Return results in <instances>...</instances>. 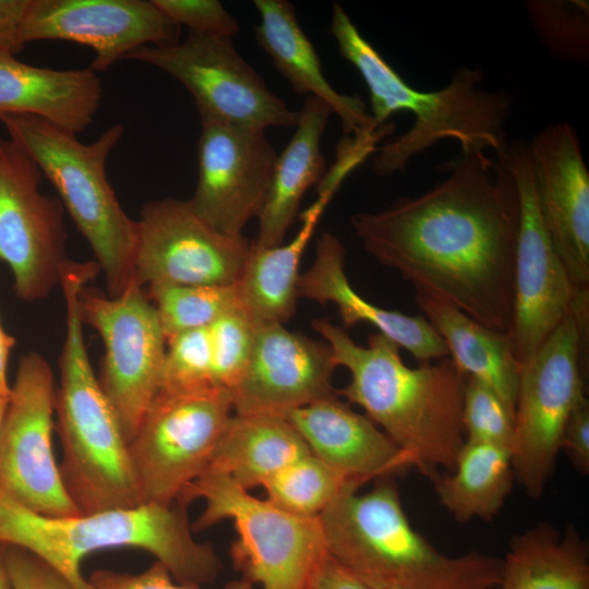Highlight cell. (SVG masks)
<instances>
[{"mask_svg": "<svg viewBox=\"0 0 589 589\" xmlns=\"http://www.w3.org/2000/svg\"><path fill=\"white\" fill-rule=\"evenodd\" d=\"M342 181L335 171L325 173L315 201L300 215V228L289 242L262 248L251 241L236 288L239 306L255 326L285 324L294 314L301 257Z\"/></svg>", "mask_w": 589, "mask_h": 589, "instance_id": "603a6c76", "label": "cell"}, {"mask_svg": "<svg viewBox=\"0 0 589 589\" xmlns=\"http://www.w3.org/2000/svg\"><path fill=\"white\" fill-rule=\"evenodd\" d=\"M305 589H372L328 553L314 569Z\"/></svg>", "mask_w": 589, "mask_h": 589, "instance_id": "60d3db41", "label": "cell"}, {"mask_svg": "<svg viewBox=\"0 0 589 589\" xmlns=\"http://www.w3.org/2000/svg\"><path fill=\"white\" fill-rule=\"evenodd\" d=\"M80 313L104 344L97 377L130 442L159 388L167 341L156 309L133 278L118 297L84 287Z\"/></svg>", "mask_w": 589, "mask_h": 589, "instance_id": "7c38bea8", "label": "cell"}, {"mask_svg": "<svg viewBox=\"0 0 589 589\" xmlns=\"http://www.w3.org/2000/svg\"><path fill=\"white\" fill-rule=\"evenodd\" d=\"M527 15L549 53L562 61L589 60V2L587 0H528Z\"/></svg>", "mask_w": 589, "mask_h": 589, "instance_id": "d6a6232c", "label": "cell"}, {"mask_svg": "<svg viewBox=\"0 0 589 589\" xmlns=\"http://www.w3.org/2000/svg\"><path fill=\"white\" fill-rule=\"evenodd\" d=\"M98 272L95 262L69 260L59 283L67 311L55 400L62 448L59 470L80 514L144 504L129 442L94 372L84 339L80 293Z\"/></svg>", "mask_w": 589, "mask_h": 589, "instance_id": "277c9868", "label": "cell"}, {"mask_svg": "<svg viewBox=\"0 0 589 589\" xmlns=\"http://www.w3.org/2000/svg\"><path fill=\"white\" fill-rule=\"evenodd\" d=\"M285 418L312 455L360 485L416 467L412 456L337 394L296 409Z\"/></svg>", "mask_w": 589, "mask_h": 589, "instance_id": "44dd1931", "label": "cell"}, {"mask_svg": "<svg viewBox=\"0 0 589 589\" xmlns=\"http://www.w3.org/2000/svg\"><path fill=\"white\" fill-rule=\"evenodd\" d=\"M277 156L263 130L201 122L191 207L218 232L243 236L265 204Z\"/></svg>", "mask_w": 589, "mask_h": 589, "instance_id": "e0dca14e", "label": "cell"}, {"mask_svg": "<svg viewBox=\"0 0 589 589\" xmlns=\"http://www.w3.org/2000/svg\"><path fill=\"white\" fill-rule=\"evenodd\" d=\"M232 414L221 389L157 393L129 442L143 503L170 506L205 474Z\"/></svg>", "mask_w": 589, "mask_h": 589, "instance_id": "30bf717a", "label": "cell"}, {"mask_svg": "<svg viewBox=\"0 0 589 589\" xmlns=\"http://www.w3.org/2000/svg\"><path fill=\"white\" fill-rule=\"evenodd\" d=\"M5 561L13 589H73L61 574L26 550L5 545Z\"/></svg>", "mask_w": 589, "mask_h": 589, "instance_id": "f35d334b", "label": "cell"}, {"mask_svg": "<svg viewBox=\"0 0 589 589\" xmlns=\"http://www.w3.org/2000/svg\"><path fill=\"white\" fill-rule=\"evenodd\" d=\"M165 335L208 327L225 313L239 308L236 284L230 286L147 287Z\"/></svg>", "mask_w": 589, "mask_h": 589, "instance_id": "1f68e13d", "label": "cell"}, {"mask_svg": "<svg viewBox=\"0 0 589 589\" xmlns=\"http://www.w3.org/2000/svg\"><path fill=\"white\" fill-rule=\"evenodd\" d=\"M208 389L218 388L213 377L207 327L187 330L169 338L158 393L184 394Z\"/></svg>", "mask_w": 589, "mask_h": 589, "instance_id": "836d02e7", "label": "cell"}, {"mask_svg": "<svg viewBox=\"0 0 589 589\" xmlns=\"http://www.w3.org/2000/svg\"><path fill=\"white\" fill-rule=\"evenodd\" d=\"M500 589H589V544L575 526L548 521L516 533L502 558Z\"/></svg>", "mask_w": 589, "mask_h": 589, "instance_id": "f1b7e54d", "label": "cell"}, {"mask_svg": "<svg viewBox=\"0 0 589 589\" xmlns=\"http://www.w3.org/2000/svg\"><path fill=\"white\" fill-rule=\"evenodd\" d=\"M260 21L254 34L260 47L294 93L323 100L341 121L345 135L375 131L361 97L337 92L326 79L320 57L287 0H254ZM385 127V125H384ZM383 128V127H382Z\"/></svg>", "mask_w": 589, "mask_h": 589, "instance_id": "d4e9b609", "label": "cell"}, {"mask_svg": "<svg viewBox=\"0 0 589 589\" xmlns=\"http://www.w3.org/2000/svg\"><path fill=\"white\" fill-rule=\"evenodd\" d=\"M188 504H142L72 516L31 512L0 493V543L36 555L73 589H88L81 572L96 551L134 548L164 564L176 581L200 587L214 582L223 564L212 544L193 537Z\"/></svg>", "mask_w": 589, "mask_h": 589, "instance_id": "8992f818", "label": "cell"}, {"mask_svg": "<svg viewBox=\"0 0 589 589\" xmlns=\"http://www.w3.org/2000/svg\"><path fill=\"white\" fill-rule=\"evenodd\" d=\"M28 0H0V49L13 55L22 49L20 31Z\"/></svg>", "mask_w": 589, "mask_h": 589, "instance_id": "b9f144b4", "label": "cell"}, {"mask_svg": "<svg viewBox=\"0 0 589 589\" xmlns=\"http://www.w3.org/2000/svg\"><path fill=\"white\" fill-rule=\"evenodd\" d=\"M561 452L581 474L589 473V401L582 399L569 416L563 431Z\"/></svg>", "mask_w": 589, "mask_h": 589, "instance_id": "ab89813d", "label": "cell"}, {"mask_svg": "<svg viewBox=\"0 0 589 589\" xmlns=\"http://www.w3.org/2000/svg\"><path fill=\"white\" fill-rule=\"evenodd\" d=\"M137 223L134 279L143 287L230 286L241 274L251 241L206 224L189 201L146 203Z\"/></svg>", "mask_w": 589, "mask_h": 589, "instance_id": "2e32d148", "label": "cell"}, {"mask_svg": "<svg viewBox=\"0 0 589 589\" xmlns=\"http://www.w3.org/2000/svg\"><path fill=\"white\" fill-rule=\"evenodd\" d=\"M56 388L40 353L20 358L0 432V493L31 512L60 517L80 513L53 455Z\"/></svg>", "mask_w": 589, "mask_h": 589, "instance_id": "4fadbf2b", "label": "cell"}, {"mask_svg": "<svg viewBox=\"0 0 589 589\" xmlns=\"http://www.w3.org/2000/svg\"><path fill=\"white\" fill-rule=\"evenodd\" d=\"M255 328L240 306L207 327L213 377L218 389L231 394L240 382L251 357Z\"/></svg>", "mask_w": 589, "mask_h": 589, "instance_id": "e575fe53", "label": "cell"}, {"mask_svg": "<svg viewBox=\"0 0 589 589\" xmlns=\"http://www.w3.org/2000/svg\"><path fill=\"white\" fill-rule=\"evenodd\" d=\"M232 38L189 31L170 46H143L128 55L169 74L192 95L201 122L265 131L292 128L298 111L274 94L240 56Z\"/></svg>", "mask_w": 589, "mask_h": 589, "instance_id": "8fae6325", "label": "cell"}, {"mask_svg": "<svg viewBox=\"0 0 589 589\" xmlns=\"http://www.w3.org/2000/svg\"><path fill=\"white\" fill-rule=\"evenodd\" d=\"M326 341L264 324L255 328L247 369L231 392L233 412L286 417L289 412L336 395V368Z\"/></svg>", "mask_w": 589, "mask_h": 589, "instance_id": "d6986e66", "label": "cell"}, {"mask_svg": "<svg viewBox=\"0 0 589 589\" xmlns=\"http://www.w3.org/2000/svg\"><path fill=\"white\" fill-rule=\"evenodd\" d=\"M461 422L466 442L510 452L515 440V412L489 386L467 376Z\"/></svg>", "mask_w": 589, "mask_h": 589, "instance_id": "d590c367", "label": "cell"}, {"mask_svg": "<svg viewBox=\"0 0 589 589\" xmlns=\"http://www.w3.org/2000/svg\"><path fill=\"white\" fill-rule=\"evenodd\" d=\"M503 156L515 179L519 202L509 335L520 366L567 314L577 288L544 226L534 191L528 142L509 143Z\"/></svg>", "mask_w": 589, "mask_h": 589, "instance_id": "9a60e30c", "label": "cell"}, {"mask_svg": "<svg viewBox=\"0 0 589 589\" xmlns=\"http://www.w3.org/2000/svg\"><path fill=\"white\" fill-rule=\"evenodd\" d=\"M416 302L467 376L492 388L515 412L519 376L509 333L490 328L445 302L417 293Z\"/></svg>", "mask_w": 589, "mask_h": 589, "instance_id": "4316f807", "label": "cell"}, {"mask_svg": "<svg viewBox=\"0 0 589 589\" xmlns=\"http://www.w3.org/2000/svg\"><path fill=\"white\" fill-rule=\"evenodd\" d=\"M201 498L205 507L192 522L193 532L230 520L237 532L230 555L241 577L262 589H305L327 553L318 518L299 517L221 474L206 473L178 501Z\"/></svg>", "mask_w": 589, "mask_h": 589, "instance_id": "9c48e42d", "label": "cell"}, {"mask_svg": "<svg viewBox=\"0 0 589 589\" xmlns=\"http://www.w3.org/2000/svg\"><path fill=\"white\" fill-rule=\"evenodd\" d=\"M417 196L350 217L363 249L417 293L509 333L519 202L503 155L460 153Z\"/></svg>", "mask_w": 589, "mask_h": 589, "instance_id": "6da1fadb", "label": "cell"}, {"mask_svg": "<svg viewBox=\"0 0 589 589\" xmlns=\"http://www.w3.org/2000/svg\"><path fill=\"white\" fill-rule=\"evenodd\" d=\"M332 109L323 100L306 96L296 130L284 151L278 154L271 187L259 219L256 245L273 248L284 243L296 219L305 192L323 179L326 161L321 140Z\"/></svg>", "mask_w": 589, "mask_h": 589, "instance_id": "484cf974", "label": "cell"}, {"mask_svg": "<svg viewBox=\"0 0 589 589\" xmlns=\"http://www.w3.org/2000/svg\"><path fill=\"white\" fill-rule=\"evenodd\" d=\"M351 484L362 486L308 454L277 471L262 486L266 500L276 507L299 517L318 518Z\"/></svg>", "mask_w": 589, "mask_h": 589, "instance_id": "4dcf8cb0", "label": "cell"}, {"mask_svg": "<svg viewBox=\"0 0 589 589\" xmlns=\"http://www.w3.org/2000/svg\"><path fill=\"white\" fill-rule=\"evenodd\" d=\"M351 484L320 515L327 553L372 589H500L502 558L440 552L410 524L392 478Z\"/></svg>", "mask_w": 589, "mask_h": 589, "instance_id": "5b68a950", "label": "cell"}, {"mask_svg": "<svg viewBox=\"0 0 589 589\" xmlns=\"http://www.w3.org/2000/svg\"><path fill=\"white\" fill-rule=\"evenodd\" d=\"M329 34L338 51L362 76L376 128L399 111L414 120L406 132L377 146L371 169L381 177L406 169L416 156L443 140L456 141L462 153L488 151L501 156L509 142L506 123L512 97L484 86L479 68H458L446 86L422 92L410 86L366 40L340 3L332 5Z\"/></svg>", "mask_w": 589, "mask_h": 589, "instance_id": "3957f363", "label": "cell"}, {"mask_svg": "<svg viewBox=\"0 0 589 589\" xmlns=\"http://www.w3.org/2000/svg\"><path fill=\"white\" fill-rule=\"evenodd\" d=\"M9 398L10 397H5V396L0 395V432H1V429H2L4 416H5V412H7Z\"/></svg>", "mask_w": 589, "mask_h": 589, "instance_id": "f6af8a7d", "label": "cell"}, {"mask_svg": "<svg viewBox=\"0 0 589 589\" xmlns=\"http://www.w3.org/2000/svg\"><path fill=\"white\" fill-rule=\"evenodd\" d=\"M41 177L21 147L0 136V261L27 302L49 296L69 260L63 207L40 191Z\"/></svg>", "mask_w": 589, "mask_h": 589, "instance_id": "5bb4252c", "label": "cell"}, {"mask_svg": "<svg viewBox=\"0 0 589 589\" xmlns=\"http://www.w3.org/2000/svg\"><path fill=\"white\" fill-rule=\"evenodd\" d=\"M46 39L88 46L96 72L140 47L177 44L180 26L153 0H28L20 43Z\"/></svg>", "mask_w": 589, "mask_h": 589, "instance_id": "ac0fdd59", "label": "cell"}, {"mask_svg": "<svg viewBox=\"0 0 589 589\" xmlns=\"http://www.w3.org/2000/svg\"><path fill=\"white\" fill-rule=\"evenodd\" d=\"M308 454L310 449L287 418L233 412L205 474L226 476L250 491Z\"/></svg>", "mask_w": 589, "mask_h": 589, "instance_id": "83f0119b", "label": "cell"}, {"mask_svg": "<svg viewBox=\"0 0 589 589\" xmlns=\"http://www.w3.org/2000/svg\"><path fill=\"white\" fill-rule=\"evenodd\" d=\"M345 256L342 242L335 235L323 232L316 240L313 263L300 275L298 296L320 304H334L345 329L358 323L374 326L420 363L448 357L445 342L423 315L383 309L358 293L346 275Z\"/></svg>", "mask_w": 589, "mask_h": 589, "instance_id": "7402d4cb", "label": "cell"}, {"mask_svg": "<svg viewBox=\"0 0 589 589\" xmlns=\"http://www.w3.org/2000/svg\"><path fill=\"white\" fill-rule=\"evenodd\" d=\"M86 579L88 589H201L176 581L158 561L139 574L96 569ZM224 589H253V585L241 577L229 581Z\"/></svg>", "mask_w": 589, "mask_h": 589, "instance_id": "74e56055", "label": "cell"}, {"mask_svg": "<svg viewBox=\"0 0 589 589\" xmlns=\"http://www.w3.org/2000/svg\"><path fill=\"white\" fill-rule=\"evenodd\" d=\"M538 206L576 288L589 287V171L573 125L544 127L528 142Z\"/></svg>", "mask_w": 589, "mask_h": 589, "instance_id": "ffe728a7", "label": "cell"}, {"mask_svg": "<svg viewBox=\"0 0 589 589\" xmlns=\"http://www.w3.org/2000/svg\"><path fill=\"white\" fill-rule=\"evenodd\" d=\"M589 287L577 288L567 314L519 366L512 467L530 498H540L561 453L566 422L585 399Z\"/></svg>", "mask_w": 589, "mask_h": 589, "instance_id": "ba28073f", "label": "cell"}, {"mask_svg": "<svg viewBox=\"0 0 589 589\" xmlns=\"http://www.w3.org/2000/svg\"><path fill=\"white\" fill-rule=\"evenodd\" d=\"M9 139L21 147L53 185L62 207L94 253L109 297H118L134 278L137 223L121 206L106 175L107 159L121 140L120 123L95 141L40 118L12 115L0 118Z\"/></svg>", "mask_w": 589, "mask_h": 589, "instance_id": "52a82bcc", "label": "cell"}, {"mask_svg": "<svg viewBox=\"0 0 589 589\" xmlns=\"http://www.w3.org/2000/svg\"><path fill=\"white\" fill-rule=\"evenodd\" d=\"M176 24L203 35L232 38L240 32L238 20L218 0H153Z\"/></svg>", "mask_w": 589, "mask_h": 589, "instance_id": "8d00e7d4", "label": "cell"}, {"mask_svg": "<svg viewBox=\"0 0 589 589\" xmlns=\"http://www.w3.org/2000/svg\"><path fill=\"white\" fill-rule=\"evenodd\" d=\"M440 504L459 524L492 520L503 508L515 477L510 452L465 442L455 467L430 478Z\"/></svg>", "mask_w": 589, "mask_h": 589, "instance_id": "f546056e", "label": "cell"}, {"mask_svg": "<svg viewBox=\"0 0 589 589\" xmlns=\"http://www.w3.org/2000/svg\"><path fill=\"white\" fill-rule=\"evenodd\" d=\"M311 325L330 347L336 365L350 373L337 395L361 407L426 477L452 471L466 442L461 413L467 375L450 358L409 368L400 348L381 333L361 346L326 318Z\"/></svg>", "mask_w": 589, "mask_h": 589, "instance_id": "7a4b0ae2", "label": "cell"}, {"mask_svg": "<svg viewBox=\"0 0 589 589\" xmlns=\"http://www.w3.org/2000/svg\"><path fill=\"white\" fill-rule=\"evenodd\" d=\"M101 97V80L91 68L36 67L0 49V118L33 116L76 135L92 124Z\"/></svg>", "mask_w": 589, "mask_h": 589, "instance_id": "cb8c5ba5", "label": "cell"}, {"mask_svg": "<svg viewBox=\"0 0 589 589\" xmlns=\"http://www.w3.org/2000/svg\"><path fill=\"white\" fill-rule=\"evenodd\" d=\"M0 589H13L5 561V545L0 543Z\"/></svg>", "mask_w": 589, "mask_h": 589, "instance_id": "ee69618b", "label": "cell"}, {"mask_svg": "<svg viewBox=\"0 0 589 589\" xmlns=\"http://www.w3.org/2000/svg\"><path fill=\"white\" fill-rule=\"evenodd\" d=\"M14 345V337L4 330L0 323V395L5 397H10L11 394V386L8 382V362Z\"/></svg>", "mask_w": 589, "mask_h": 589, "instance_id": "7bdbcfd3", "label": "cell"}]
</instances>
